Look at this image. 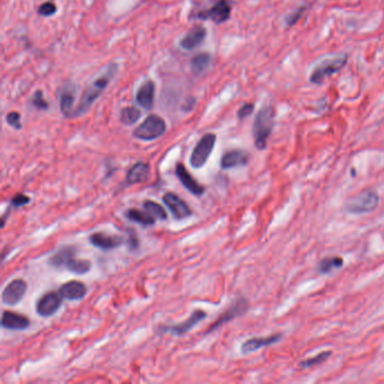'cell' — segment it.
I'll return each instance as SVG.
<instances>
[{"mask_svg":"<svg viewBox=\"0 0 384 384\" xmlns=\"http://www.w3.org/2000/svg\"><path fill=\"white\" fill-rule=\"evenodd\" d=\"M125 216L129 220L137 222V223L141 225H154L156 223L155 217L147 213L145 210L140 211L137 209H130L125 212Z\"/></svg>","mask_w":384,"mask_h":384,"instance_id":"obj_24","label":"cell"},{"mask_svg":"<svg viewBox=\"0 0 384 384\" xmlns=\"http://www.w3.org/2000/svg\"><path fill=\"white\" fill-rule=\"evenodd\" d=\"M89 242L101 250H112L122 246L124 238L121 235H112L104 232H95L89 235Z\"/></svg>","mask_w":384,"mask_h":384,"instance_id":"obj_15","label":"cell"},{"mask_svg":"<svg viewBox=\"0 0 384 384\" xmlns=\"http://www.w3.org/2000/svg\"><path fill=\"white\" fill-rule=\"evenodd\" d=\"M248 308H249L248 301L244 298H239L238 300H235L233 304L231 305L229 309H226L225 311L222 313L209 328H207L205 334H210V332L212 331H215L217 328L223 326L224 323H228L231 320H233V319L242 316V314L246 313Z\"/></svg>","mask_w":384,"mask_h":384,"instance_id":"obj_8","label":"cell"},{"mask_svg":"<svg viewBox=\"0 0 384 384\" xmlns=\"http://www.w3.org/2000/svg\"><path fill=\"white\" fill-rule=\"evenodd\" d=\"M274 118L275 112L272 106H266L258 112L252 127L255 147L258 150H264L267 147V140L274 127Z\"/></svg>","mask_w":384,"mask_h":384,"instance_id":"obj_3","label":"cell"},{"mask_svg":"<svg viewBox=\"0 0 384 384\" xmlns=\"http://www.w3.org/2000/svg\"><path fill=\"white\" fill-rule=\"evenodd\" d=\"M127 246L130 248V250H137L139 247V238L137 233L134 232V230H130L129 231V237H127Z\"/></svg>","mask_w":384,"mask_h":384,"instance_id":"obj_34","label":"cell"},{"mask_svg":"<svg viewBox=\"0 0 384 384\" xmlns=\"http://www.w3.org/2000/svg\"><path fill=\"white\" fill-rule=\"evenodd\" d=\"M49 264L55 268H66L69 272L78 275L87 274L91 268V263L87 259L77 258V248L75 246H64L53 253L49 259Z\"/></svg>","mask_w":384,"mask_h":384,"instance_id":"obj_1","label":"cell"},{"mask_svg":"<svg viewBox=\"0 0 384 384\" xmlns=\"http://www.w3.org/2000/svg\"><path fill=\"white\" fill-rule=\"evenodd\" d=\"M73 101H75V90L72 88H64L60 95V109L66 117H73Z\"/></svg>","mask_w":384,"mask_h":384,"instance_id":"obj_23","label":"cell"},{"mask_svg":"<svg viewBox=\"0 0 384 384\" xmlns=\"http://www.w3.org/2000/svg\"><path fill=\"white\" fill-rule=\"evenodd\" d=\"M249 161V155L243 150H230L222 156L221 168L222 169H232L235 167L246 166Z\"/></svg>","mask_w":384,"mask_h":384,"instance_id":"obj_18","label":"cell"},{"mask_svg":"<svg viewBox=\"0 0 384 384\" xmlns=\"http://www.w3.org/2000/svg\"><path fill=\"white\" fill-rule=\"evenodd\" d=\"M27 290V283L22 279H16L6 285L2 294V301L4 304L14 307L20 303L25 297Z\"/></svg>","mask_w":384,"mask_h":384,"instance_id":"obj_10","label":"cell"},{"mask_svg":"<svg viewBox=\"0 0 384 384\" xmlns=\"http://www.w3.org/2000/svg\"><path fill=\"white\" fill-rule=\"evenodd\" d=\"M176 176H177L180 183L184 185V187L191 192L194 196H202L205 192V187L201 185L193 176L188 173V170L185 167L184 164L178 163L176 165Z\"/></svg>","mask_w":384,"mask_h":384,"instance_id":"obj_14","label":"cell"},{"mask_svg":"<svg viewBox=\"0 0 384 384\" xmlns=\"http://www.w3.org/2000/svg\"><path fill=\"white\" fill-rule=\"evenodd\" d=\"M57 12V6L53 3H44L39 8V14L41 16H52Z\"/></svg>","mask_w":384,"mask_h":384,"instance_id":"obj_32","label":"cell"},{"mask_svg":"<svg viewBox=\"0 0 384 384\" xmlns=\"http://www.w3.org/2000/svg\"><path fill=\"white\" fill-rule=\"evenodd\" d=\"M62 304V297L59 292H48L39 299L35 310L39 316L48 318L57 313Z\"/></svg>","mask_w":384,"mask_h":384,"instance_id":"obj_9","label":"cell"},{"mask_svg":"<svg viewBox=\"0 0 384 384\" xmlns=\"http://www.w3.org/2000/svg\"><path fill=\"white\" fill-rule=\"evenodd\" d=\"M342 265H344V259L340 256H332V257H326L319 263L318 271L321 274H329L332 271L338 270Z\"/></svg>","mask_w":384,"mask_h":384,"instance_id":"obj_25","label":"cell"},{"mask_svg":"<svg viewBox=\"0 0 384 384\" xmlns=\"http://www.w3.org/2000/svg\"><path fill=\"white\" fill-rule=\"evenodd\" d=\"M231 14V6L226 0H219L209 11H204L200 14H197V17L203 18V20H211L216 24H221L225 21L229 20Z\"/></svg>","mask_w":384,"mask_h":384,"instance_id":"obj_13","label":"cell"},{"mask_svg":"<svg viewBox=\"0 0 384 384\" xmlns=\"http://www.w3.org/2000/svg\"><path fill=\"white\" fill-rule=\"evenodd\" d=\"M283 337V334H275L268 337H257V338H250L243 342L241 345V353L242 354H250L256 351L258 349L263 348V347L271 346L275 342L280 341Z\"/></svg>","mask_w":384,"mask_h":384,"instance_id":"obj_19","label":"cell"},{"mask_svg":"<svg viewBox=\"0 0 384 384\" xmlns=\"http://www.w3.org/2000/svg\"><path fill=\"white\" fill-rule=\"evenodd\" d=\"M166 122L158 115H149L145 122L133 131V137L143 141H152L160 138L166 132Z\"/></svg>","mask_w":384,"mask_h":384,"instance_id":"obj_5","label":"cell"},{"mask_svg":"<svg viewBox=\"0 0 384 384\" xmlns=\"http://www.w3.org/2000/svg\"><path fill=\"white\" fill-rule=\"evenodd\" d=\"M216 136L213 133H207L203 137L194 148L191 155V166L195 169H200L209 160L212 151L214 149Z\"/></svg>","mask_w":384,"mask_h":384,"instance_id":"obj_6","label":"cell"},{"mask_svg":"<svg viewBox=\"0 0 384 384\" xmlns=\"http://www.w3.org/2000/svg\"><path fill=\"white\" fill-rule=\"evenodd\" d=\"M31 321L30 319L23 316V314L6 311L3 312L2 317V327L8 330H25L30 327Z\"/></svg>","mask_w":384,"mask_h":384,"instance_id":"obj_17","label":"cell"},{"mask_svg":"<svg viewBox=\"0 0 384 384\" xmlns=\"http://www.w3.org/2000/svg\"><path fill=\"white\" fill-rule=\"evenodd\" d=\"M378 201H380V197H378L377 193L372 188H366L357 193L353 197H350L346 202L345 209L351 214L367 213V212L376 209Z\"/></svg>","mask_w":384,"mask_h":384,"instance_id":"obj_4","label":"cell"},{"mask_svg":"<svg viewBox=\"0 0 384 384\" xmlns=\"http://www.w3.org/2000/svg\"><path fill=\"white\" fill-rule=\"evenodd\" d=\"M206 36V30L203 26L194 27L192 31L184 36V39L180 41V46L185 50H194L204 42Z\"/></svg>","mask_w":384,"mask_h":384,"instance_id":"obj_22","label":"cell"},{"mask_svg":"<svg viewBox=\"0 0 384 384\" xmlns=\"http://www.w3.org/2000/svg\"><path fill=\"white\" fill-rule=\"evenodd\" d=\"M163 201L166 206L170 210L171 214L176 220H184L193 214L191 207L187 205V203L182 200L177 194L173 192H167L163 197Z\"/></svg>","mask_w":384,"mask_h":384,"instance_id":"obj_11","label":"cell"},{"mask_svg":"<svg viewBox=\"0 0 384 384\" xmlns=\"http://www.w3.org/2000/svg\"><path fill=\"white\" fill-rule=\"evenodd\" d=\"M331 356V351L330 350H325L319 353L318 355L313 356V357H310L308 359H304L300 363V367L302 368H310L313 366H317V365H320L322 363H325L326 360L329 358Z\"/></svg>","mask_w":384,"mask_h":384,"instance_id":"obj_29","label":"cell"},{"mask_svg":"<svg viewBox=\"0 0 384 384\" xmlns=\"http://www.w3.org/2000/svg\"><path fill=\"white\" fill-rule=\"evenodd\" d=\"M30 202H31V198L29 196H26V195H24V194L20 193L12 198L11 205L14 207H21V206L27 205Z\"/></svg>","mask_w":384,"mask_h":384,"instance_id":"obj_33","label":"cell"},{"mask_svg":"<svg viewBox=\"0 0 384 384\" xmlns=\"http://www.w3.org/2000/svg\"><path fill=\"white\" fill-rule=\"evenodd\" d=\"M140 117V109L134 107V106H129V107L123 108L121 112V122L125 125H133Z\"/></svg>","mask_w":384,"mask_h":384,"instance_id":"obj_27","label":"cell"},{"mask_svg":"<svg viewBox=\"0 0 384 384\" xmlns=\"http://www.w3.org/2000/svg\"><path fill=\"white\" fill-rule=\"evenodd\" d=\"M150 175V166L149 164L138 161L136 165H133L126 174L125 183L126 185L142 184L147 182L148 177Z\"/></svg>","mask_w":384,"mask_h":384,"instance_id":"obj_20","label":"cell"},{"mask_svg":"<svg viewBox=\"0 0 384 384\" xmlns=\"http://www.w3.org/2000/svg\"><path fill=\"white\" fill-rule=\"evenodd\" d=\"M155 90L156 85L154 81L148 80L143 82L142 86L139 88L137 92V101L141 107L146 109H151L154 106V99H155Z\"/></svg>","mask_w":384,"mask_h":384,"instance_id":"obj_21","label":"cell"},{"mask_svg":"<svg viewBox=\"0 0 384 384\" xmlns=\"http://www.w3.org/2000/svg\"><path fill=\"white\" fill-rule=\"evenodd\" d=\"M346 63L347 55L327 59L314 69L311 77H310V80H311L313 84H321V82L325 80L326 77L334 75V73L341 70V69L345 67Z\"/></svg>","mask_w":384,"mask_h":384,"instance_id":"obj_7","label":"cell"},{"mask_svg":"<svg viewBox=\"0 0 384 384\" xmlns=\"http://www.w3.org/2000/svg\"><path fill=\"white\" fill-rule=\"evenodd\" d=\"M206 316V312L203 311V310H195V311L192 313V316L184 322L173 326H160V329L163 332H169L171 335L183 336L187 334L188 331H191L198 322H201L203 319H205Z\"/></svg>","mask_w":384,"mask_h":384,"instance_id":"obj_12","label":"cell"},{"mask_svg":"<svg viewBox=\"0 0 384 384\" xmlns=\"http://www.w3.org/2000/svg\"><path fill=\"white\" fill-rule=\"evenodd\" d=\"M115 70H116V66H110L108 71L106 72L104 76L97 78V79L87 88L81 96L79 105L75 108L73 117L82 116V115H85L88 110L90 109L92 104L95 103L96 99L98 98V97L101 95V92L104 91L105 88L107 87L110 78H112Z\"/></svg>","mask_w":384,"mask_h":384,"instance_id":"obj_2","label":"cell"},{"mask_svg":"<svg viewBox=\"0 0 384 384\" xmlns=\"http://www.w3.org/2000/svg\"><path fill=\"white\" fill-rule=\"evenodd\" d=\"M252 112H253V105L252 104H246V105H243L242 107L238 110V117L240 119L246 118Z\"/></svg>","mask_w":384,"mask_h":384,"instance_id":"obj_35","label":"cell"},{"mask_svg":"<svg viewBox=\"0 0 384 384\" xmlns=\"http://www.w3.org/2000/svg\"><path fill=\"white\" fill-rule=\"evenodd\" d=\"M58 292L64 300L78 301L86 297L88 289L85 283L79 281H69L60 286Z\"/></svg>","mask_w":384,"mask_h":384,"instance_id":"obj_16","label":"cell"},{"mask_svg":"<svg viewBox=\"0 0 384 384\" xmlns=\"http://www.w3.org/2000/svg\"><path fill=\"white\" fill-rule=\"evenodd\" d=\"M211 62V57L207 53H200L192 60V70L194 73H201L209 67Z\"/></svg>","mask_w":384,"mask_h":384,"instance_id":"obj_28","label":"cell"},{"mask_svg":"<svg viewBox=\"0 0 384 384\" xmlns=\"http://www.w3.org/2000/svg\"><path fill=\"white\" fill-rule=\"evenodd\" d=\"M6 122L9 124V125L13 126L16 130H21L22 129V123H21V115L17 112H11L7 114L6 116Z\"/></svg>","mask_w":384,"mask_h":384,"instance_id":"obj_31","label":"cell"},{"mask_svg":"<svg viewBox=\"0 0 384 384\" xmlns=\"http://www.w3.org/2000/svg\"><path fill=\"white\" fill-rule=\"evenodd\" d=\"M143 210H145L147 213H149L151 216H154L157 220H167V212L161 206L159 203H157L155 201H150L147 200L143 202Z\"/></svg>","mask_w":384,"mask_h":384,"instance_id":"obj_26","label":"cell"},{"mask_svg":"<svg viewBox=\"0 0 384 384\" xmlns=\"http://www.w3.org/2000/svg\"><path fill=\"white\" fill-rule=\"evenodd\" d=\"M32 103L38 109H48L49 108V104L46 103V100L43 98L42 91L38 90L34 94L33 98H32Z\"/></svg>","mask_w":384,"mask_h":384,"instance_id":"obj_30","label":"cell"}]
</instances>
